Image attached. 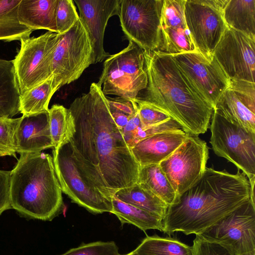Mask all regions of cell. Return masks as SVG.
<instances>
[{
    "label": "cell",
    "instance_id": "obj_1",
    "mask_svg": "<svg viewBox=\"0 0 255 255\" xmlns=\"http://www.w3.org/2000/svg\"><path fill=\"white\" fill-rule=\"evenodd\" d=\"M68 109L75 124L73 146L102 177L111 194L136 183L140 166L113 118L102 87L92 83Z\"/></svg>",
    "mask_w": 255,
    "mask_h": 255
},
{
    "label": "cell",
    "instance_id": "obj_2",
    "mask_svg": "<svg viewBox=\"0 0 255 255\" xmlns=\"http://www.w3.org/2000/svg\"><path fill=\"white\" fill-rule=\"evenodd\" d=\"M251 186L244 173L206 168L201 177L177 196L162 220L163 232H203L249 201Z\"/></svg>",
    "mask_w": 255,
    "mask_h": 255
},
{
    "label": "cell",
    "instance_id": "obj_3",
    "mask_svg": "<svg viewBox=\"0 0 255 255\" xmlns=\"http://www.w3.org/2000/svg\"><path fill=\"white\" fill-rule=\"evenodd\" d=\"M147 84L136 98L167 113L186 133L198 136L210 127L213 109L191 85L171 55L144 51Z\"/></svg>",
    "mask_w": 255,
    "mask_h": 255
},
{
    "label": "cell",
    "instance_id": "obj_4",
    "mask_svg": "<svg viewBox=\"0 0 255 255\" xmlns=\"http://www.w3.org/2000/svg\"><path fill=\"white\" fill-rule=\"evenodd\" d=\"M9 192L12 209L28 218L51 221L63 206L53 158L43 152L20 154L10 171Z\"/></svg>",
    "mask_w": 255,
    "mask_h": 255
},
{
    "label": "cell",
    "instance_id": "obj_5",
    "mask_svg": "<svg viewBox=\"0 0 255 255\" xmlns=\"http://www.w3.org/2000/svg\"><path fill=\"white\" fill-rule=\"evenodd\" d=\"M55 171L62 192L72 201L95 214L111 213L112 198L89 176L76 157L71 138L53 150Z\"/></svg>",
    "mask_w": 255,
    "mask_h": 255
},
{
    "label": "cell",
    "instance_id": "obj_6",
    "mask_svg": "<svg viewBox=\"0 0 255 255\" xmlns=\"http://www.w3.org/2000/svg\"><path fill=\"white\" fill-rule=\"evenodd\" d=\"M97 83L105 95H113L134 101L147 84L144 51L129 41L127 47L104 61Z\"/></svg>",
    "mask_w": 255,
    "mask_h": 255
},
{
    "label": "cell",
    "instance_id": "obj_7",
    "mask_svg": "<svg viewBox=\"0 0 255 255\" xmlns=\"http://www.w3.org/2000/svg\"><path fill=\"white\" fill-rule=\"evenodd\" d=\"M209 128L215 153L233 163L246 175L250 186H255V132L232 123L214 109Z\"/></svg>",
    "mask_w": 255,
    "mask_h": 255
},
{
    "label": "cell",
    "instance_id": "obj_8",
    "mask_svg": "<svg viewBox=\"0 0 255 255\" xmlns=\"http://www.w3.org/2000/svg\"><path fill=\"white\" fill-rule=\"evenodd\" d=\"M63 34L48 31L20 40V49L12 60L21 94L52 76L53 54Z\"/></svg>",
    "mask_w": 255,
    "mask_h": 255
},
{
    "label": "cell",
    "instance_id": "obj_9",
    "mask_svg": "<svg viewBox=\"0 0 255 255\" xmlns=\"http://www.w3.org/2000/svg\"><path fill=\"white\" fill-rule=\"evenodd\" d=\"M198 235L232 255H255V203L250 199Z\"/></svg>",
    "mask_w": 255,
    "mask_h": 255
},
{
    "label": "cell",
    "instance_id": "obj_10",
    "mask_svg": "<svg viewBox=\"0 0 255 255\" xmlns=\"http://www.w3.org/2000/svg\"><path fill=\"white\" fill-rule=\"evenodd\" d=\"M227 0H186L184 15L196 50L209 60L228 28L223 9Z\"/></svg>",
    "mask_w": 255,
    "mask_h": 255
},
{
    "label": "cell",
    "instance_id": "obj_11",
    "mask_svg": "<svg viewBox=\"0 0 255 255\" xmlns=\"http://www.w3.org/2000/svg\"><path fill=\"white\" fill-rule=\"evenodd\" d=\"M164 0H120L119 17L125 36L144 51L158 49Z\"/></svg>",
    "mask_w": 255,
    "mask_h": 255
},
{
    "label": "cell",
    "instance_id": "obj_12",
    "mask_svg": "<svg viewBox=\"0 0 255 255\" xmlns=\"http://www.w3.org/2000/svg\"><path fill=\"white\" fill-rule=\"evenodd\" d=\"M209 158V147L198 136L188 134L185 141L159 164L177 197L202 176Z\"/></svg>",
    "mask_w": 255,
    "mask_h": 255
},
{
    "label": "cell",
    "instance_id": "obj_13",
    "mask_svg": "<svg viewBox=\"0 0 255 255\" xmlns=\"http://www.w3.org/2000/svg\"><path fill=\"white\" fill-rule=\"evenodd\" d=\"M92 64H95L93 47L88 33L79 19L63 34L55 48L52 58V73L62 86L77 80Z\"/></svg>",
    "mask_w": 255,
    "mask_h": 255
},
{
    "label": "cell",
    "instance_id": "obj_14",
    "mask_svg": "<svg viewBox=\"0 0 255 255\" xmlns=\"http://www.w3.org/2000/svg\"><path fill=\"white\" fill-rule=\"evenodd\" d=\"M170 55L194 90L214 109L231 83L215 59L209 60L197 51Z\"/></svg>",
    "mask_w": 255,
    "mask_h": 255
},
{
    "label": "cell",
    "instance_id": "obj_15",
    "mask_svg": "<svg viewBox=\"0 0 255 255\" xmlns=\"http://www.w3.org/2000/svg\"><path fill=\"white\" fill-rule=\"evenodd\" d=\"M213 57L230 80L255 83V37L228 27Z\"/></svg>",
    "mask_w": 255,
    "mask_h": 255
},
{
    "label": "cell",
    "instance_id": "obj_16",
    "mask_svg": "<svg viewBox=\"0 0 255 255\" xmlns=\"http://www.w3.org/2000/svg\"><path fill=\"white\" fill-rule=\"evenodd\" d=\"M213 109L232 123L255 132V83L231 80Z\"/></svg>",
    "mask_w": 255,
    "mask_h": 255
},
{
    "label": "cell",
    "instance_id": "obj_17",
    "mask_svg": "<svg viewBox=\"0 0 255 255\" xmlns=\"http://www.w3.org/2000/svg\"><path fill=\"white\" fill-rule=\"evenodd\" d=\"M79 19L87 31L95 57V64L110 56L104 48V34L109 19L118 15L120 0H74Z\"/></svg>",
    "mask_w": 255,
    "mask_h": 255
},
{
    "label": "cell",
    "instance_id": "obj_18",
    "mask_svg": "<svg viewBox=\"0 0 255 255\" xmlns=\"http://www.w3.org/2000/svg\"><path fill=\"white\" fill-rule=\"evenodd\" d=\"M186 0H164L160 20L161 43L158 50L169 54L196 51L185 15Z\"/></svg>",
    "mask_w": 255,
    "mask_h": 255
},
{
    "label": "cell",
    "instance_id": "obj_19",
    "mask_svg": "<svg viewBox=\"0 0 255 255\" xmlns=\"http://www.w3.org/2000/svg\"><path fill=\"white\" fill-rule=\"evenodd\" d=\"M14 147L15 152L19 154L39 152L53 147L48 111L20 118L15 133Z\"/></svg>",
    "mask_w": 255,
    "mask_h": 255
},
{
    "label": "cell",
    "instance_id": "obj_20",
    "mask_svg": "<svg viewBox=\"0 0 255 255\" xmlns=\"http://www.w3.org/2000/svg\"><path fill=\"white\" fill-rule=\"evenodd\" d=\"M188 134L182 129L157 133L138 141L130 150L140 166L159 164L185 141Z\"/></svg>",
    "mask_w": 255,
    "mask_h": 255
},
{
    "label": "cell",
    "instance_id": "obj_21",
    "mask_svg": "<svg viewBox=\"0 0 255 255\" xmlns=\"http://www.w3.org/2000/svg\"><path fill=\"white\" fill-rule=\"evenodd\" d=\"M57 2L58 0H21L18 9L19 22L33 31L46 29L57 33Z\"/></svg>",
    "mask_w": 255,
    "mask_h": 255
},
{
    "label": "cell",
    "instance_id": "obj_22",
    "mask_svg": "<svg viewBox=\"0 0 255 255\" xmlns=\"http://www.w3.org/2000/svg\"><path fill=\"white\" fill-rule=\"evenodd\" d=\"M20 95L13 60L0 59V117L12 118L20 113Z\"/></svg>",
    "mask_w": 255,
    "mask_h": 255
},
{
    "label": "cell",
    "instance_id": "obj_23",
    "mask_svg": "<svg viewBox=\"0 0 255 255\" xmlns=\"http://www.w3.org/2000/svg\"><path fill=\"white\" fill-rule=\"evenodd\" d=\"M223 14L228 27L255 37V0H227Z\"/></svg>",
    "mask_w": 255,
    "mask_h": 255
},
{
    "label": "cell",
    "instance_id": "obj_24",
    "mask_svg": "<svg viewBox=\"0 0 255 255\" xmlns=\"http://www.w3.org/2000/svg\"><path fill=\"white\" fill-rule=\"evenodd\" d=\"M114 196L122 202L148 211L162 220L169 206L151 191L137 183L117 191Z\"/></svg>",
    "mask_w": 255,
    "mask_h": 255
},
{
    "label": "cell",
    "instance_id": "obj_25",
    "mask_svg": "<svg viewBox=\"0 0 255 255\" xmlns=\"http://www.w3.org/2000/svg\"><path fill=\"white\" fill-rule=\"evenodd\" d=\"M61 87V83L52 75L42 83L21 94L19 112L24 115L48 111L52 96Z\"/></svg>",
    "mask_w": 255,
    "mask_h": 255
},
{
    "label": "cell",
    "instance_id": "obj_26",
    "mask_svg": "<svg viewBox=\"0 0 255 255\" xmlns=\"http://www.w3.org/2000/svg\"><path fill=\"white\" fill-rule=\"evenodd\" d=\"M136 183L168 206L172 204L177 197L174 189L159 164L140 166Z\"/></svg>",
    "mask_w": 255,
    "mask_h": 255
},
{
    "label": "cell",
    "instance_id": "obj_27",
    "mask_svg": "<svg viewBox=\"0 0 255 255\" xmlns=\"http://www.w3.org/2000/svg\"><path fill=\"white\" fill-rule=\"evenodd\" d=\"M112 213L115 215L121 224L133 225L143 232L150 229L162 231V219L144 210L127 204L112 197Z\"/></svg>",
    "mask_w": 255,
    "mask_h": 255
},
{
    "label": "cell",
    "instance_id": "obj_28",
    "mask_svg": "<svg viewBox=\"0 0 255 255\" xmlns=\"http://www.w3.org/2000/svg\"><path fill=\"white\" fill-rule=\"evenodd\" d=\"M20 0H0V40L9 42L26 39L33 31L19 21Z\"/></svg>",
    "mask_w": 255,
    "mask_h": 255
},
{
    "label": "cell",
    "instance_id": "obj_29",
    "mask_svg": "<svg viewBox=\"0 0 255 255\" xmlns=\"http://www.w3.org/2000/svg\"><path fill=\"white\" fill-rule=\"evenodd\" d=\"M138 255H193L192 247L175 238L148 236L132 251Z\"/></svg>",
    "mask_w": 255,
    "mask_h": 255
},
{
    "label": "cell",
    "instance_id": "obj_30",
    "mask_svg": "<svg viewBox=\"0 0 255 255\" xmlns=\"http://www.w3.org/2000/svg\"><path fill=\"white\" fill-rule=\"evenodd\" d=\"M49 127L54 149L72 137L75 132L73 116L68 109L53 105L48 110Z\"/></svg>",
    "mask_w": 255,
    "mask_h": 255
},
{
    "label": "cell",
    "instance_id": "obj_31",
    "mask_svg": "<svg viewBox=\"0 0 255 255\" xmlns=\"http://www.w3.org/2000/svg\"><path fill=\"white\" fill-rule=\"evenodd\" d=\"M55 17L57 33L68 31L79 19L73 0H58Z\"/></svg>",
    "mask_w": 255,
    "mask_h": 255
},
{
    "label": "cell",
    "instance_id": "obj_32",
    "mask_svg": "<svg viewBox=\"0 0 255 255\" xmlns=\"http://www.w3.org/2000/svg\"><path fill=\"white\" fill-rule=\"evenodd\" d=\"M19 120L0 117V156L15 157L14 136Z\"/></svg>",
    "mask_w": 255,
    "mask_h": 255
},
{
    "label": "cell",
    "instance_id": "obj_33",
    "mask_svg": "<svg viewBox=\"0 0 255 255\" xmlns=\"http://www.w3.org/2000/svg\"><path fill=\"white\" fill-rule=\"evenodd\" d=\"M137 112L142 128H146L165 122L171 118L163 111L153 105L136 98Z\"/></svg>",
    "mask_w": 255,
    "mask_h": 255
},
{
    "label": "cell",
    "instance_id": "obj_34",
    "mask_svg": "<svg viewBox=\"0 0 255 255\" xmlns=\"http://www.w3.org/2000/svg\"><path fill=\"white\" fill-rule=\"evenodd\" d=\"M60 255H121L116 243L111 242H95L73 248Z\"/></svg>",
    "mask_w": 255,
    "mask_h": 255
},
{
    "label": "cell",
    "instance_id": "obj_35",
    "mask_svg": "<svg viewBox=\"0 0 255 255\" xmlns=\"http://www.w3.org/2000/svg\"><path fill=\"white\" fill-rule=\"evenodd\" d=\"M192 247L193 255H232L219 244L206 241L198 235H196Z\"/></svg>",
    "mask_w": 255,
    "mask_h": 255
},
{
    "label": "cell",
    "instance_id": "obj_36",
    "mask_svg": "<svg viewBox=\"0 0 255 255\" xmlns=\"http://www.w3.org/2000/svg\"><path fill=\"white\" fill-rule=\"evenodd\" d=\"M10 171L0 170V216L9 209H12L10 199Z\"/></svg>",
    "mask_w": 255,
    "mask_h": 255
},
{
    "label": "cell",
    "instance_id": "obj_37",
    "mask_svg": "<svg viewBox=\"0 0 255 255\" xmlns=\"http://www.w3.org/2000/svg\"><path fill=\"white\" fill-rule=\"evenodd\" d=\"M141 128L137 112L129 118L126 126L121 130L124 139L130 149L135 144L137 135Z\"/></svg>",
    "mask_w": 255,
    "mask_h": 255
},
{
    "label": "cell",
    "instance_id": "obj_38",
    "mask_svg": "<svg viewBox=\"0 0 255 255\" xmlns=\"http://www.w3.org/2000/svg\"><path fill=\"white\" fill-rule=\"evenodd\" d=\"M107 98L110 108L120 111L129 117L137 113V105L133 101L120 97Z\"/></svg>",
    "mask_w": 255,
    "mask_h": 255
},
{
    "label": "cell",
    "instance_id": "obj_39",
    "mask_svg": "<svg viewBox=\"0 0 255 255\" xmlns=\"http://www.w3.org/2000/svg\"><path fill=\"white\" fill-rule=\"evenodd\" d=\"M110 110L115 123L118 128L122 130L127 124L130 117L110 107Z\"/></svg>",
    "mask_w": 255,
    "mask_h": 255
},
{
    "label": "cell",
    "instance_id": "obj_40",
    "mask_svg": "<svg viewBox=\"0 0 255 255\" xmlns=\"http://www.w3.org/2000/svg\"><path fill=\"white\" fill-rule=\"evenodd\" d=\"M138 255L135 253H134L132 251L128 254H127L126 255Z\"/></svg>",
    "mask_w": 255,
    "mask_h": 255
}]
</instances>
